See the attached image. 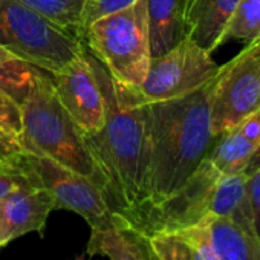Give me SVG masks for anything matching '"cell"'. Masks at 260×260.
<instances>
[{"label":"cell","instance_id":"cell-9","mask_svg":"<svg viewBox=\"0 0 260 260\" xmlns=\"http://www.w3.org/2000/svg\"><path fill=\"white\" fill-rule=\"evenodd\" d=\"M222 176L204 158L178 191L144 211L138 230L146 236H152L159 231L179 230L210 219L213 193Z\"/></svg>","mask_w":260,"mask_h":260},{"label":"cell","instance_id":"cell-10","mask_svg":"<svg viewBox=\"0 0 260 260\" xmlns=\"http://www.w3.org/2000/svg\"><path fill=\"white\" fill-rule=\"evenodd\" d=\"M51 81L60 103L83 135L96 132L104 121V95L84 43L78 57L51 75Z\"/></svg>","mask_w":260,"mask_h":260},{"label":"cell","instance_id":"cell-28","mask_svg":"<svg viewBox=\"0 0 260 260\" xmlns=\"http://www.w3.org/2000/svg\"><path fill=\"white\" fill-rule=\"evenodd\" d=\"M78 260H84V258H83V257H80V258H78Z\"/></svg>","mask_w":260,"mask_h":260},{"label":"cell","instance_id":"cell-12","mask_svg":"<svg viewBox=\"0 0 260 260\" xmlns=\"http://www.w3.org/2000/svg\"><path fill=\"white\" fill-rule=\"evenodd\" d=\"M260 144V109L214 138L207 159L223 176L243 173Z\"/></svg>","mask_w":260,"mask_h":260},{"label":"cell","instance_id":"cell-16","mask_svg":"<svg viewBox=\"0 0 260 260\" xmlns=\"http://www.w3.org/2000/svg\"><path fill=\"white\" fill-rule=\"evenodd\" d=\"M208 220L201 223L159 231L149 236L159 260H217L210 239Z\"/></svg>","mask_w":260,"mask_h":260},{"label":"cell","instance_id":"cell-18","mask_svg":"<svg viewBox=\"0 0 260 260\" xmlns=\"http://www.w3.org/2000/svg\"><path fill=\"white\" fill-rule=\"evenodd\" d=\"M42 69L17 58L0 46V90L20 106L28 98Z\"/></svg>","mask_w":260,"mask_h":260},{"label":"cell","instance_id":"cell-14","mask_svg":"<svg viewBox=\"0 0 260 260\" xmlns=\"http://www.w3.org/2000/svg\"><path fill=\"white\" fill-rule=\"evenodd\" d=\"M149 17L152 58H156L187 37L190 0H144Z\"/></svg>","mask_w":260,"mask_h":260},{"label":"cell","instance_id":"cell-17","mask_svg":"<svg viewBox=\"0 0 260 260\" xmlns=\"http://www.w3.org/2000/svg\"><path fill=\"white\" fill-rule=\"evenodd\" d=\"M208 228L217 260H260V237L254 225L210 217Z\"/></svg>","mask_w":260,"mask_h":260},{"label":"cell","instance_id":"cell-2","mask_svg":"<svg viewBox=\"0 0 260 260\" xmlns=\"http://www.w3.org/2000/svg\"><path fill=\"white\" fill-rule=\"evenodd\" d=\"M211 81L181 98L146 101L147 172L141 217L147 208L178 191L210 152L214 143Z\"/></svg>","mask_w":260,"mask_h":260},{"label":"cell","instance_id":"cell-26","mask_svg":"<svg viewBox=\"0 0 260 260\" xmlns=\"http://www.w3.org/2000/svg\"><path fill=\"white\" fill-rule=\"evenodd\" d=\"M260 169V144H258V147H257V150L254 152V155L251 156V159H249V162H248V166H246V169H245V175L246 176H249V175H252L254 172H257Z\"/></svg>","mask_w":260,"mask_h":260},{"label":"cell","instance_id":"cell-27","mask_svg":"<svg viewBox=\"0 0 260 260\" xmlns=\"http://www.w3.org/2000/svg\"><path fill=\"white\" fill-rule=\"evenodd\" d=\"M0 159H5V158H4V156H2V155H0Z\"/></svg>","mask_w":260,"mask_h":260},{"label":"cell","instance_id":"cell-6","mask_svg":"<svg viewBox=\"0 0 260 260\" xmlns=\"http://www.w3.org/2000/svg\"><path fill=\"white\" fill-rule=\"evenodd\" d=\"M8 158L20 167L32 187L43 188L54 198L55 210L77 213L92 230L132 225L124 216L112 210L101 190L92 181L54 159L26 150Z\"/></svg>","mask_w":260,"mask_h":260},{"label":"cell","instance_id":"cell-11","mask_svg":"<svg viewBox=\"0 0 260 260\" xmlns=\"http://www.w3.org/2000/svg\"><path fill=\"white\" fill-rule=\"evenodd\" d=\"M54 210V198L37 187H23L0 199V248L23 234L42 231Z\"/></svg>","mask_w":260,"mask_h":260},{"label":"cell","instance_id":"cell-23","mask_svg":"<svg viewBox=\"0 0 260 260\" xmlns=\"http://www.w3.org/2000/svg\"><path fill=\"white\" fill-rule=\"evenodd\" d=\"M137 0H86V7H84V16H83V31L96 19L115 13L118 10H122L128 5H132Z\"/></svg>","mask_w":260,"mask_h":260},{"label":"cell","instance_id":"cell-20","mask_svg":"<svg viewBox=\"0 0 260 260\" xmlns=\"http://www.w3.org/2000/svg\"><path fill=\"white\" fill-rule=\"evenodd\" d=\"M257 37H260V0H242L225 29L223 43L226 40L248 43Z\"/></svg>","mask_w":260,"mask_h":260},{"label":"cell","instance_id":"cell-7","mask_svg":"<svg viewBox=\"0 0 260 260\" xmlns=\"http://www.w3.org/2000/svg\"><path fill=\"white\" fill-rule=\"evenodd\" d=\"M260 109V37L226 64L211 81L210 116L216 137Z\"/></svg>","mask_w":260,"mask_h":260},{"label":"cell","instance_id":"cell-13","mask_svg":"<svg viewBox=\"0 0 260 260\" xmlns=\"http://www.w3.org/2000/svg\"><path fill=\"white\" fill-rule=\"evenodd\" d=\"M242 0H190L187 37L207 52L223 43L225 29Z\"/></svg>","mask_w":260,"mask_h":260},{"label":"cell","instance_id":"cell-8","mask_svg":"<svg viewBox=\"0 0 260 260\" xmlns=\"http://www.w3.org/2000/svg\"><path fill=\"white\" fill-rule=\"evenodd\" d=\"M219 69L210 52L185 37L169 52L152 58L138 90L146 101L181 98L208 84Z\"/></svg>","mask_w":260,"mask_h":260},{"label":"cell","instance_id":"cell-19","mask_svg":"<svg viewBox=\"0 0 260 260\" xmlns=\"http://www.w3.org/2000/svg\"><path fill=\"white\" fill-rule=\"evenodd\" d=\"M61 29L81 39L86 0H19Z\"/></svg>","mask_w":260,"mask_h":260},{"label":"cell","instance_id":"cell-5","mask_svg":"<svg viewBox=\"0 0 260 260\" xmlns=\"http://www.w3.org/2000/svg\"><path fill=\"white\" fill-rule=\"evenodd\" d=\"M0 46L54 75L83 49V40L19 0H0Z\"/></svg>","mask_w":260,"mask_h":260},{"label":"cell","instance_id":"cell-4","mask_svg":"<svg viewBox=\"0 0 260 260\" xmlns=\"http://www.w3.org/2000/svg\"><path fill=\"white\" fill-rule=\"evenodd\" d=\"M81 40L113 80L132 87L141 86L152 63L144 0L93 20Z\"/></svg>","mask_w":260,"mask_h":260},{"label":"cell","instance_id":"cell-22","mask_svg":"<svg viewBox=\"0 0 260 260\" xmlns=\"http://www.w3.org/2000/svg\"><path fill=\"white\" fill-rule=\"evenodd\" d=\"M32 187L20 167L11 159H0V199L7 198L19 188Z\"/></svg>","mask_w":260,"mask_h":260},{"label":"cell","instance_id":"cell-24","mask_svg":"<svg viewBox=\"0 0 260 260\" xmlns=\"http://www.w3.org/2000/svg\"><path fill=\"white\" fill-rule=\"evenodd\" d=\"M246 193L252 210L254 226L260 237V169L252 175L246 176Z\"/></svg>","mask_w":260,"mask_h":260},{"label":"cell","instance_id":"cell-1","mask_svg":"<svg viewBox=\"0 0 260 260\" xmlns=\"http://www.w3.org/2000/svg\"><path fill=\"white\" fill-rule=\"evenodd\" d=\"M92 64L104 95V121L84 140L109 184L116 213L137 228L146 202V100L138 87L113 80L93 55Z\"/></svg>","mask_w":260,"mask_h":260},{"label":"cell","instance_id":"cell-15","mask_svg":"<svg viewBox=\"0 0 260 260\" xmlns=\"http://www.w3.org/2000/svg\"><path fill=\"white\" fill-rule=\"evenodd\" d=\"M87 255H104L109 260H159L149 236L134 225L92 230Z\"/></svg>","mask_w":260,"mask_h":260},{"label":"cell","instance_id":"cell-25","mask_svg":"<svg viewBox=\"0 0 260 260\" xmlns=\"http://www.w3.org/2000/svg\"><path fill=\"white\" fill-rule=\"evenodd\" d=\"M20 152H23V146H22L20 140L10 135L8 132H5V130L0 127V155L4 158H8L16 153H20Z\"/></svg>","mask_w":260,"mask_h":260},{"label":"cell","instance_id":"cell-21","mask_svg":"<svg viewBox=\"0 0 260 260\" xmlns=\"http://www.w3.org/2000/svg\"><path fill=\"white\" fill-rule=\"evenodd\" d=\"M0 127L19 140L23 134L22 106L2 90H0Z\"/></svg>","mask_w":260,"mask_h":260},{"label":"cell","instance_id":"cell-3","mask_svg":"<svg viewBox=\"0 0 260 260\" xmlns=\"http://www.w3.org/2000/svg\"><path fill=\"white\" fill-rule=\"evenodd\" d=\"M23 150L48 156L92 181L116 213L106 178L98 169L83 132L60 103L51 74L42 71L22 104ZM118 214V213H116Z\"/></svg>","mask_w":260,"mask_h":260}]
</instances>
